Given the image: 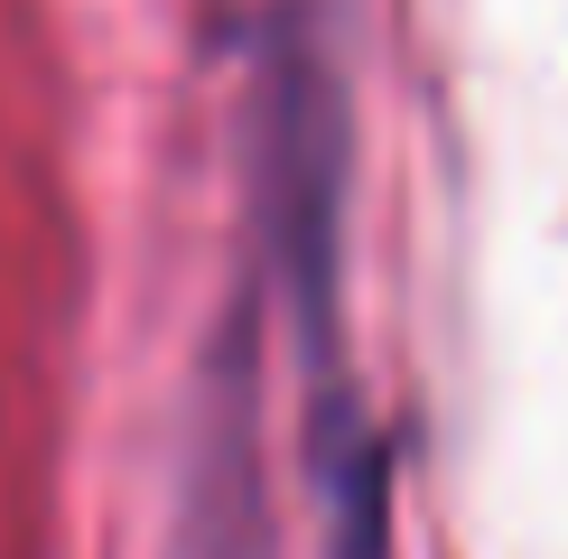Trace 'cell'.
Instances as JSON below:
<instances>
[{"label": "cell", "instance_id": "obj_1", "mask_svg": "<svg viewBox=\"0 0 568 559\" xmlns=\"http://www.w3.org/2000/svg\"><path fill=\"white\" fill-rule=\"evenodd\" d=\"M252 224L290 289L298 355L317 364V476L336 559H383V448L336 410V233H345V75L307 29H280L252 75Z\"/></svg>", "mask_w": 568, "mask_h": 559}]
</instances>
